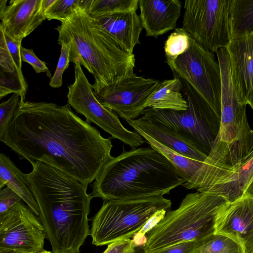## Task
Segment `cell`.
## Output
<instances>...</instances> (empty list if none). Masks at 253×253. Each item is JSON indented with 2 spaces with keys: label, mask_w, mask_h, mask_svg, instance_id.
I'll list each match as a JSON object with an SVG mask.
<instances>
[{
  "label": "cell",
  "mask_w": 253,
  "mask_h": 253,
  "mask_svg": "<svg viewBox=\"0 0 253 253\" xmlns=\"http://www.w3.org/2000/svg\"><path fill=\"white\" fill-rule=\"evenodd\" d=\"M185 182L172 164L150 146L123 149L104 167L89 195L103 201L163 196Z\"/></svg>",
  "instance_id": "obj_3"
},
{
  "label": "cell",
  "mask_w": 253,
  "mask_h": 253,
  "mask_svg": "<svg viewBox=\"0 0 253 253\" xmlns=\"http://www.w3.org/2000/svg\"><path fill=\"white\" fill-rule=\"evenodd\" d=\"M22 201L21 197L9 187L0 190V214H1Z\"/></svg>",
  "instance_id": "obj_34"
},
{
  "label": "cell",
  "mask_w": 253,
  "mask_h": 253,
  "mask_svg": "<svg viewBox=\"0 0 253 253\" xmlns=\"http://www.w3.org/2000/svg\"><path fill=\"white\" fill-rule=\"evenodd\" d=\"M61 53L54 75L50 79L49 85L51 87L58 88L62 85V76L65 70L68 68L70 60L69 54L71 43L61 44Z\"/></svg>",
  "instance_id": "obj_31"
},
{
  "label": "cell",
  "mask_w": 253,
  "mask_h": 253,
  "mask_svg": "<svg viewBox=\"0 0 253 253\" xmlns=\"http://www.w3.org/2000/svg\"><path fill=\"white\" fill-rule=\"evenodd\" d=\"M0 78L25 81L22 70L18 69L7 48L4 32L0 27Z\"/></svg>",
  "instance_id": "obj_29"
},
{
  "label": "cell",
  "mask_w": 253,
  "mask_h": 253,
  "mask_svg": "<svg viewBox=\"0 0 253 253\" xmlns=\"http://www.w3.org/2000/svg\"><path fill=\"white\" fill-rule=\"evenodd\" d=\"M231 39L253 31V0H232L230 9Z\"/></svg>",
  "instance_id": "obj_24"
},
{
  "label": "cell",
  "mask_w": 253,
  "mask_h": 253,
  "mask_svg": "<svg viewBox=\"0 0 253 253\" xmlns=\"http://www.w3.org/2000/svg\"><path fill=\"white\" fill-rule=\"evenodd\" d=\"M24 173L40 209V216L53 253H80L90 235L88 215L91 198L74 177L39 161Z\"/></svg>",
  "instance_id": "obj_2"
},
{
  "label": "cell",
  "mask_w": 253,
  "mask_h": 253,
  "mask_svg": "<svg viewBox=\"0 0 253 253\" xmlns=\"http://www.w3.org/2000/svg\"><path fill=\"white\" fill-rule=\"evenodd\" d=\"M33 253H53L52 252H51L50 251H46L44 250H43L40 252Z\"/></svg>",
  "instance_id": "obj_42"
},
{
  "label": "cell",
  "mask_w": 253,
  "mask_h": 253,
  "mask_svg": "<svg viewBox=\"0 0 253 253\" xmlns=\"http://www.w3.org/2000/svg\"><path fill=\"white\" fill-rule=\"evenodd\" d=\"M192 253H243L240 246L225 235L213 233L199 241Z\"/></svg>",
  "instance_id": "obj_25"
},
{
  "label": "cell",
  "mask_w": 253,
  "mask_h": 253,
  "mask_svg": "<svg viewBox=\"0 0 253 253\" xmlns=\"http://www.w3.org/2000/svg\"><path fill=\"white\" fill-rule=\"evenodd\" d=\"M4 35L7 48L16 64V66L18 69L21 70L22 60L20 53L21 42L14 40L4 33Z\"/></svg>",
  "instance_id": "obj_36"
},
{
  "label": "cell",
  "mask_w": 253,
  "mask_h": 253,
  "mask_svg": "<svg viewBox=\"0 0 253 253\" xmlns=\"http://www.w3.org/2000/svg\"><path fill=\"white\" fill-rule=\"evenodd\" d=\"M253 180V150L235 165L216 172L192 188L218 195L232 202L240 198Z\"/></svg>",
  "instance_id": "obj_15"
},
{
  "label": "cell",
  "mask_w": 253,
  "mask_h": 253,
  "mask_svg": "<svg viewBox=\"0 0 253 253\" xmlns=\"http://www.w3.org/2000/svg\"><path fill=\"white\" fill-rule=\"evenodd\" d=\"M70 106L20 98L0 141L20 159L51 165L87 188L114 158L111 155V138L103 137Z\"/></svg>",
  "instance_id": "obj_1"
},
{
  "label": "cell",
  "mask_w": 253,
  "mask_h": 253,
  "mask_svg": "<svg viewBox=\"0 0 253 253\" xmlns=\"http://www.w3.org/2000/svg\"><path fill=\"white\" fill-rule=\"evenodd\" d=\"M216 53L221 77V121L217 138L226 145L242 143L253 146V130L246 115L247 103L234 82L228 52L221 48Z\"/></svg>",
  "instance_id": "obj_11"
},
{
  "label": "cell",
  "mask_w": 253,
  "mask_h": 253,
  "mask_svg": "<svg viewBox=\"0 0 253 253\" xmlns=\"http://www.w3.org/2000/svg\"><path fill=\"white\" fill-rule=\"evenodd\" d=\"M42 0H12L0 10V27L15 41L22 40L46 19Z\"/></svg>",
  "instance_id": "obj_16"
},
{
  "label": "cell",
  "mask_w": 253,
  "mask_h": 253,
  "mask_svg": "<svg viewBox=\"0 0 253 253\" xmlns=\"http://www.w3.org/2000/svg\"><path fill=\"white\" fill-rule=\"evenodd\" d=\"M20 97L15 93L0 104V138L5 132L17 109Z\"/></svg>",
  "instance_id": "obj_30"
},
{
  "label": "cell",
  "mask_w": 253,
  "mask_h": 253,
  "mask_svg": "<svg viewBox=\"0 0 253 253\" xmlns=\"http://www.w3.org/2000/svg\"><path fill=\"white\" fill-rule=\"evenodd\" d=\"M225 48L234 82L248 104L253 93V31L232 39Z\"/></svg>",
  "instance_id": "obj_17"
},
{
  "label": "cell",
  "mask_w": 253,
  "mask_h": 253,
  "mask_svg": "<svg viewBox=\"0 0 253 253\" xmlns=\"http://www.w3.org/2000/svg\"><path fill=\"white\" fill-rule=\"evenodd\" d=\"M180 79L181 91L187 104L186 110L146 108L140 117L173 130L208 155L219 134L221 118L187 82Z\"/></svg>",
  "instance_id": "obj_6"
},
{
  "label": "cell",
  "mask_w": 253,
  "mask_h": 253,
  "mask_svg": "<svg viewBox=\"0 0 253 253\" xmlns=\"http://www.w3.org/2000/svg\"><path fill=\"white\" fill-rule=\"evenodd\" d=\"M190 34L184 28H175L165 42L166 62L170 66L180 55L188 50L190 45Z\"/></svg>",
  "instance_id": "obj_27"
},
{
  "label": "cell",
  "mask_w": 253,
  "mask_h": 253,
  "mask_svg": "<svg viewBox=\"0 0 253 253\" xmlns=\"http://www.w3.org/2000/svg\"><path fill=\"white\" fill-rule=\"evenodd\" d=\"M6 185L17 194L30 210L40 216L38 203L23 173L4 153L0 154V189Z\"/></svg>",
  "instance_id": "obj_22"
},
{
  "label": "cell",
  "mask_w": 253,
  "mask_h": 253,
  "mask_svg": "<svg viewBox=\"0 0 253 253\" xmlns=\"http://www.w3.org/2000/svg\"><path fill=\"white\" fill-rule=\"evenodd\" d=\"M139 18L146 37L157 38L175 28L180 16L179 0H139Z\"/></svg>",
  "instance_id": "obj_18"
},
{
  "label": "cell",
  "mask_w": 253,
  "mask_h": 253,
  "mask_svg": "<svg viewBox=\"0 0 253 253\" xmlns=\"http://www.w3.org/2000/svg\"><path fill=\"white\" fill-rule=\"evenodd\" d=\"M93 18L124 49L133 54L134 47L140 43L139 38L143 29L136 11L107 14Z\"/></svg>",
  "instance_id": "obj_19"
},
{
  "label": "cell",
  "mask_w": 253,
  "mask_h": 253,
  "mask_svg": "<svg viewBox=\"0 0 253 253\" xmlns=\"http://www.w3.org/2000/svg\"><path fill=\"white\" fill-rule=\"evenodd\" d=\"M169 67L173 74L187 82L221 118V72L213 53L191 36L188 50Z\"/></svg>",
  "instance_id": "obj_9"
},
{
  "label": "cell",
  "mask_w": 253,
  "mask_h": 253,
  "mask_svg": "<svg viewBox=\"0 0 253 253\" xmlns=\"http://www.w3.org/2000/svg\"><path fill=\"white\" fill-rule=\"evenodd\" d=\"M36 215L22 201L0 214V247L35 252L44 250L46 234Z\"/></svg>",
  "instance_id": "obj_13"
},
{
  "label": "cell",
  "mask_w": 253,
  "mask_h": 253,
  "mask_svg": "<svg viewBox=\"0 0 253 253\" xmlns=\"http://www.w3.org/2000/svg\"><path fill=\"white\" fill-rule=\"evenodd\" d=\"M229 203L214 194H187L177 209L168 211L148 233L144 252L156 253L180 243L199 241L214 233L217 216Z\"/></svg>",
  "instance_id": "obj_5"
},
{
  "label": "cell",
  "mask_w": 253,
  "mask_h": 253,
  "mask_svg": "<svg viewBox=\"0 0 253 253\" xmlns=\"http://www.w3.org/2000/svg\"><path fill=\"white\" fill-rule=\"evenodd\" d=\"M35 252L17 248H9L0 247V253H33Z\"/></svg>",
  "instance_id": "obj_38"
},
{
  "label": "cell",
  "mask_w": 253,
  "mask_h": 253,
  "mask_svg": "<svg viewBox=\"0 0 253 253\" xmlns=\"http://www.w3.org/2000/svg\"><path fill=\"white\" fill-rule=\"evenodd\" d=\"M139 0H92L87 11L92 17L119 12L136 11Z\"/></svg>",
  "instance_id": "obj_28"
},
{
  "label": "cell",
  "mask_w": 253,
  "mask_h": 253,
  "mask_svg": "<svg viewBox=\"0 0 253 253\" xmlns=\"http://www.w3.org/2000/svg\"><path fill=\"white\" fill-rule=\"evenodd\" d=\"M92 0H56L45 12L46 19L66 21L79 10L87 11Z\"/></svg>",
  "instance_id": "obj_26"
},
{
  "label": "cell",
  "mask_w": 253,
  "mask_h": 253,
  "mask_svg": "<svg viewBox=\"0 0 253 253\" xmlns=\"http://www.w3.org/2000/svg\"><path fill=\"white\" fill-rule=\"evenodd\" d=\"M135 129H138L162 144L189 159L204 162L208 155L173 130L164 126L143 120L140 117L126 121Z\"/></svg>",
  "instance_id": "obj_20"
},
{
  "label": "cell",
  "mask_w": 253,
  "mask_h": 253,
  "mask_svg": "<svg viewBox=\"0 0 253 253\" xmlns=\"http://www.w3.org/2000/svg\"><path fill=\"white\" fill-rule=\"evenodd\" d=\"M214 233L232 238L243 253H253V197L244 195L229 203L217 216Z\"/></svg>",
  "instance_id": "obj_14"
},
{
  "label": "cell",
  "mask_w": 253,
  "mask_h": 253,
  "mask_svg": "<svg viewBox=\"0 0 253 253\" xmlns=\"http://www.w3.org/2000/svg\"><path fill=\"white\" fill-rule=\"evenodd\" d=\"M199 244V241L180 243L156 253H192Z\"/></svg>",
  "instance_id": "obj_37"
},
{
  "label": "cell",
  "mask_w": 253,
  "mask_h": 253,
  "mask_svg": "<svg viewBox=\"0 0 253 253\" xmlns=\"http://www.w3.org/2000/svg\"><path fill=\"white\" fill-rule=\"evenodd\" d=\"M248 104H249L251 106L252 109L253 110V93L249 101L248 102Z\"/></svg>",
  "instance_id": "obj_41"
},
{
  "label": "cell",
  "mask_w": 253,
  "mask_h": 253,
  "mask_svg": "<svg viewBox=\"0 0 253 253\" xmlns=\"http://www.w3.org/2000/svg\"><path fill=\"white\" fill-rule=\"evenodd\" d=\"M171 202L163 196L104 201L92 218L90 235L96 246L133 237L158 211L169 210Z\"/></svg>",
  "instance_id": "obj_7"
},
{
  "label": "cell",
  "mask_w": 253,
  "mask_h": 253,
  "mask_svg": "<svg viewBox=\"0 0 253 253\" xmlns=\"http://www.w3.org/2000/svg\"><path fill=\"white\" fill-rule=\"evenodd\" d=\"M22 61L30 64L37 73H45L47 77L51 78V74L44 61L41 60L34 53L33 49L21 47Z\"/></svg>",
  "instance_id": "obj_33"
},
{
  "label": "cell",
  "mask_w": 253,
  "mask_h": 253,
  "mask_svg": "<svg viewBox=\"0 0 253 253\" xmlns=\"http://www.w3.org/2000/svg\"><path fill=\"white\" fill-rule=\"evenodd\" d=\"M159 82L134 74L112 84L94 83L92 85L99 102L127 121L142 115L148 99Z\"/></svg>",
  "instance_id": "obj_12"
},
{
  "label": "cell",
  "mask_w": 253,
  "mask_h": 253,
  "mask_svg": "<svg viewBox=\"0 0 253 253\" xmlns=\"http://www.w3.org/2000/svg\"><path fill=\"white\" fill-rule=\"evenodd\" d=\"M174 78L159 82L148 99L145 107L156 110L185 111L186 100L181 93L180 78L173 74Z\"/></svg>",
  "instance_id": "obj_21"
},
{
  "label": "cell",
  "mask_w": 253,
  "mask_h": 253,
  "mask_svg": "<svg viewBox=\"0 0 253 253\" xmlns=\"http://www.w3.org/2000/svg\"><path fill=\"white\" fill-rule=\"evenodd\" d=\"M168 211L163 210L153 215L143 227L133 237L134 246L144 245L146 241V234L148 233L162 219Z\"/></svg>",
  "instance_id": "obj_32"
},
{
  "label": "cell",
  "mask_w": 253,
  "mask_h": 253,
  "mask_svg": "<svg viewBox=\"0 0 253 253\" xmlns=\"http://www.w3.org/2000/svg\"><path fill=\"white\" fill-rule=\"evenodd\" d=\"M244 195H249L253 197V180L247 187Z\"/></svg>",
  "instance_id": "obj_40"
},
{
  "label": "cell",
  "mask_w": 253,
  "mask_h": 253,
  "mask_svg": "<svg viewBox=\"0 0 253 253\" xmlns=\"http://www.w3.org/2000/svg\"><path fill=\"white\" fill-rule=\"evenodd\" d=\"M55 30L60 45L71 43L70 62L83 65L94 83L112 84L134 74V54L124 49L86 11L79 10Z\"/></svg>",
  "instance_id": "obj_4"
},
{
  "label": "cell",
  "mask_w": 253,
  "mask_h": 253,
  "mask_svg": "<svg viewBox=\"0 0 253 253\" xmlns=\"http://www.w3.org/2000/svg\"><path fill=\"white\" fill-rule=\"evenodd\" d=\"M232 0H186L182 28L200 45L213 53L231 40Z\"/></svg>",
  "instance_id": "obj_8"
},
{
  "label": "cell",
  "mask_w": 253,
  "mask_h": 253,
  "mask_svg": "<svg viewBox=\"0 0 253 253\" xmlns=\"http://www.w3.org/2000/svg\"><path fill=\"white\" fill-rule=\"evenodd\" d=\"M75 81L68 86V102L86 121L94 123L116 138L135 149L144 139L135 131L129 130L121 123L117 114L103 106L96 98L91 84L78 62L75 63Z\"/></svg>",
  "instance_id": "obj_10"
},
{
  "label": "cell",
  "mask_w": 253,
  "mask_h": 253,
  "mask_svg": "<svg viewBox=\"0 0 253 253\" xmlns=\"http://www.w3.org/2000/svg\"><path fill=\"white\" fill-rule=\"evenodd\" d=\"M135 246L130 239L119 240L108 245L103 253H135Z\"/></svg>",
  "instance_id": "obj_35"
},
{
  "label": "cell",
  "mask_w": 253,
  "mask_h": 253,
  "mask_svg": "<svg viewBox=\"0 0 253 253\" xmlns=\"http://www.w3.org/2000/svg\"><path fill=\"white\" fill-rule=\"evenodd\" d=\"M134 131L141 135L151 147L161 153L172 164L179 176L185 182L190 180L203 163L181 155L138 129H135Z\"/></svg>",
  "instance_id": "obj_23"
},
{
  "label": "cell",
  "mask_w": 253,
  "mask_h": 253,
  "mask_svg": "<svg viewBox=\"0 0 253 253\" xmlns=\"http://www.w3.org/2000/svg\"><path fill=\"white\" fill-rule=\"evenodd\" d=\"M56 0H42V8L43 12L45 14L47 10L54 3Z\"/></svg>",
  "instance_id": "obj_39"
}]
</instances>
